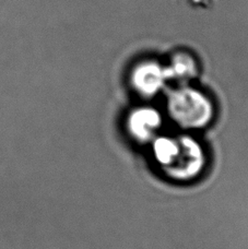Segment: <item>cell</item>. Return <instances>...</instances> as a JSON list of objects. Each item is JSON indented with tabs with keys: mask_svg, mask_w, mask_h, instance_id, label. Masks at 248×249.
I'll return each mask as SVG.
<instances>
[{
	"mask_svg": "<svg viewBox=\"0 0 248 249\" xmlns=\"http://www.w3.org/2000/svg\"><path fill=\"white\" fill-rule=\"evenodd\" d=\"M167 77L168 73L158 66L147 65L135 71L132 75V84L141 95L151 97L162 90Z\"/></svg>",
	"mask_w": 248,
	"mask_h": 249,
	"instance_id": "cell-4",
	"label": "cell"
},
{
	"mask_svg": "<svg viewBox=\"0 0 248 249\" xmlns=\"http://www.w3.org/2000/svg\"><path fill=\"white\" fill-rule=\"evenodd\" d=\"M166 110L172 121L184 129L206 127L214 115L209 97L193 88L172 91L166 99Z\"/></svg>",
	"mask_w": 248,
	"mask_h": 249,
	"instance_id": "cell-1",
	"label": "cell"
},
{
	"mask_svg": "<svg viewBox=\"0 0 248 249\" xmlns=\"http://www.w3.org/2000/svg\"><path fill=\"white\" fill-rule=\"evenodd\" d=\"M179 151L178 138L172 137H158L152 142V152L154 160L163 170H165L174 162Z\"/></svg>",
	"mask_w": 248,
	"mask_h": 249,
	"instance_id": "cell-5",
	"label": "cell"
},
{
	"mask_svg": "<svg viewBox=\"0 0 248 249\" xmlns=\"http://www.w3.org/2000/svg\"><path fill=\"white\" fill-rule=\"evenodd\" d=\"M162 126V116L153 107H139L132 110L127 121L130 135L140 142H148L156 137Z\"/></svg>",
	"mask_w": 248,
	"mask_h": 249,
	"instance_id": "cell-3",
	"label": "cell"
},
{
	"mask_svg": "<svg viewBox=\"0 0 248 249\" xmlns=\"http://www.w3.org/2000/svg\"><path fill=\"white\" fill-rule=\"evenodd\" d=\"M179 151L165 174L179 181L190 180L197 177L206 165V154L202 146L194 138L184 136L178 138Z\"/></svg>",
	"mask_w": 248,
	"mask_h": 249,
	"instance_id": "cell-2",
	"label": "cell"
}]
</instances>
